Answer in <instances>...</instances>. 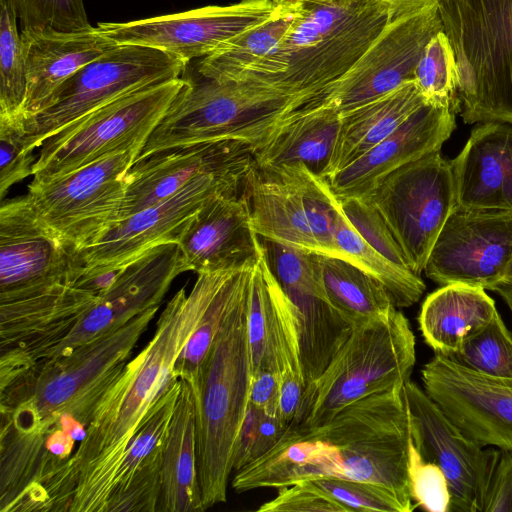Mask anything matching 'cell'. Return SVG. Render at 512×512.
Listing matches in <instances>:
<instances>
[{
  "mask_svg": "<svg viewBox=\"0 0 512 512\" xmlns=\"http://www.w3.org/2000/svg\"><path fill=\"white\" fill-rule=\"evenodd\" d=\"M279 398L280 378L276 368H262L252 373L249 403L265 413L279 415Z\"/></svg>",
  "mask_w": 512,
  "mask_h": 512,
  "instance_id": "681fc988",
  "label": "cell"
},
{
  "mask_svg": "<svg viewBox=\"0 0 512 512\" xmlns=\"http://www.w3.org/2000/svg\"><path fill=\"white\" fill-rule=\"evenodd\" d=\"M338 258L346 260L377 279L387 290L396 308L419 301L426 286L420 276L402 267L371 247L355 231L343 211L336 231Z\"/></svg>",
  "mask_w": 512,
  "mask_h": 512,
  "instance_id": "d590c367",
  "label": "cell"
},
{
  "mask_svg": "<svg viewBox=\"0 0 512 512\" xmlns=\"http://www.w3.org/2000/svg\"><path fill=\"white\" fill-rule=\"evenodd\" d=\"M252 278V277H251ZM250 281L227 313L192 389L199 486L203 509L226 501L238 431L249 403Z\"/></svg>",
  "mask_w": 512,
  "mask_h": 512,
  "instance_id": "5b68a950",
  "label": "cell"
},
{
  "mask_svg": "<svg viewBox=\"0 0 512 512\" xmlns=\"http://www.w3.org/2000/svg\"><path fill=\"white\" fill-rule=\"evenodd\" d=\"M424 391L467 436L512 450V379L469 369L440 354L423 366Z\"/></svg>",
  "mask_w": 512,
  "mask_h": 512,
  "instance_id": "ffe728a7",
  "label": "cell"
},
{
  "mask_svg": "<svg viewBox=\"0 0 512 512\" xmlns=\"http://www.w3.org/2000/svg\"><path fill=\"white\" fill-rule=\"evenodd\" d=\"M254 153L244 141L225 139L170 147L138 158L127 172L118 222L166 199L197 177L249 178L256 166Z\"/></svg>",
  "mask_w": 512,
  "mask_h": 512,
  "instance_id": "44dd1931",
  "label": "cell"
},
{
  "mask_svg": "<svg viewBox=\"0 0 512 512\" xmlns=\"http://www.w3.org/2000/svg\"><path fill=\"white\" fill-rule=\"evenodd\" d=\"M497 313L495 302L485 289L447 284L425 298L418 321L422 336L434 353L451 357Z\"/></svg>",
  "mask_w": 512,
  "mask_h": 512,
  "instance_id": "83f0119b",
  "label": "cell"
},
{
  "mask_svg": "<svg viewBox=\"0 0 512 512\" xmlns=\"http://www.w3.org/2000/svg\"><path fill=\"white\" fill-rule=\"evenodd\" d=\"M223 270L197 273L166 304L152 339L123 367L97 403L83 440L28 492L21 512H106L121 461L157 401L179 378L174 365Z\"/></svg>",
  "mask_w": 512,
  "mask_h": 512,
  "instance_id": "6da1fadb",
  "label": "cell"
},
{
  "mask_svg": "<svg viewBox=\"0 0 512 512\" xmlns=\"http://www.w3.org/2000/svg\"><path fill=\"white\" fill-rule=\"evenodd\" d=\"M256 260L237 268L222 271L208 306L175 362L173 372L180 379L185 380L192 389L197 384L202 363L224 318L252 277Z\"/></svg>",
  "mask_w": 512,
  "mask_h": 512,
  "instance_id": "e575fe53",
  "label": "cell"
},
{
  "mask_svg": "<svg viewBox=\"0 0 512 512\" xmlns=\"http://www.w3.org/2000/svg\"><path fill=\"white\" fill-rule=\"evenodd\" d=\"M442 30L439 3L397 13L321 100L344 114L413 81L428 42Z\"/></svg>",
  "mask_w": 512,
  "mask_h": 512,
  "instance_id": "5bb4252c",
  "label": "cell"
},
{
  "mask_svg": "<svg viewBox=\"0 0 512 512\" xmlns=\"http://www.w3.org/2000/svg\"><path fill=\"white\" fill-rule=\"evenodd\" d=\"M363 197L388 225L408 267L421 276L444 224L456 208L451 160L440 151L426 155L389 173Z\"/></svg>",
  "mask_w": 512,
  "mask_h": 512,
  "instance_id": "4fadbf2b",
  "label": "cell"
},
{
  "mask_svg": "<svg viewBox=\"0 0 512 512\" xmlns=\"http://www.w3.org/2000/svg\"><path fill=\"white\" fill-rule=\"evenodd\" d=\"M26 70L24 128L47 107L57 89L79 69L117 44L97 27L80 32H21Z\"/></svg>",
  "mask_w": 512,
  "mask_h": 512,
  "instance_id": "484cf974",
  "label": "cell"
},
{
  "mask_svg": "<svg viewBox=\"0 0 512 512\" xmlns=\"http://www.w3.org/2000/svg\"><path fill=\"white\" fill-rule=\"evenodd\" d=\"M394 2L404 3L410 6H424L432 3H439L441 0H390Z\"/></svg>",
  "mask_w": 512,
  "mask_h": 512,
  "instance_id": "11a10c76",
  "label": "cell"
},
{
  "mask_svg": "<svg viewBox=\"0 0 512 512\" xmlns=\"http://www.w3.org/2000/svg\"><path fill=\"white\" fill-rule=\"evenodd\" d=\"M512 261V212L455 209L444 224L424 272L440 285L492 290Z\"/></svg>",
  "mask_w": 512,
  "mask_h": 512,
  "instance_id": "d6986e66",
  "label": "cell"
},
{
  "mask_svg": "<svg viewBox=\"0 0 512 512\" xmlns=\"http://www.w3.org/2000/svg\"><path fill=\"white\" fill-rule=\"evenodd\" d=\"M276 5H297V6H305V5H315V4H323L332 2L335 0H272Z\"/></svg>",
  "mask_w": 512,
  "mask_h": 512,
  "instance_id": "db71d44e",
  "label": "cell"
},
{
  "mask_svg": "<svg viewBox=\"0 0 512 512\" xmlns=\"http://www.w3.org/2000/svg\"><path fill=\"white\" fill-rule=\"evenodd\" d=\"M0 124L24 128L25 53L13 0H0Z\"/></svg>",
  "mask_w": 512,
  "mask_h": 512,
  "instance_id": "8d00e7d4",
  "label": "cell"
},
{
  "mask_svg": "<svg viewBox=\"0 0 512 512\" xmlns=\"http://www.w3.org/2000/svg\"><path fill=\"white\" fill-rule=\"evenodd\" d=\"M417 7L422 6L390 0L301 6L277 49L245 77L321 101L327 87L353 67L397 13Z\"/></svg>",
  "mask_w": 512,
  "mask_h": 512,
  "instance_id": "277c9868",
  "label": "cell"
},
{
  "mask_svg": "<svg viewBox=\"0 0 512 512\" xmlns=\"http://www.w3.org/2000/svg\"><path fill=\"white\" fill-rule=\"evenodd\" d=\"M258 512H350L322 489L314 480H303L278 489L272 500L263 503Z\"/></svg>",
  "mask_w": 512,
  "mask_h": 512,
  "instance_id": "f6af8a7d",
  "label": "cell"
},
{
  "mask_svg": "<svg viewBox=\"0 0 512 512\" xmlns=\"http://www.w3.org/2000/svg\"><path fill=\"white\" fill-rule=\"evenodd\" d=\"M465 124H512V0H441Z\"/></svg>",
  "mask_w": 512,
  "mask_h": 512,
  "instance_id": "ba28073f",
  "label": "cell"
},
{
  "mask_svg": "<svg viewBox=\"0 0 512 512\" xmlns=\"http://www.w3.org/2000/svg\"><path fill=\"white\" fill-rule=\"evenodd\" d=\"M415 344L410 323L397 308L356 325L324 372L305 386L289 425L314 427L362 398L403 387L415 365Z\"/></svg>",
  "mask_w": 512,
  "mask_h": 512,
  "instance_id": "52a82bcc",
  "label": "cell"
},
{
  "mask_svg": "<svg viewBox=\"0 0 512 512\" xmlns=\"http://www.w3.org/2000/svg\"><path fill=\"white\" fill-rule=\"evenodd\" d=\"M484 512H512V450L499 449L486 492Z\"/></svg>",
  "mask_w": 512,
  "mask_h": 512,
  "instance_id": "c3c4849f",
  "label": "cell"
},
{
  "mask_svg": "<svg viewBox=\"0 0 512 512\" xmlns=\"http://www.w3.org/2000/svg\"><path fill=\"white\" fill-rule=\"evenodd\" d=\"M425 104L427 102L413 80L341 114L337 145L327 177L360 158Z\"/></svg>",
  "mask_w": 512,
  "mask_h": 512,
  "instance_id": "f546056e",
  "label": "cell"
},
{
  "mask_svg": "<svg viewBox=\"0 0 512 512\" xmlns=\"http://www.w3.org/2000/svg\"><path fill=\"white\" fill-rule=\"evenodd\" d=\"M177 244L189 271L196 273L233 269L255 261L261 245L244 192L205 204Z\"/></svg>",
  "mask_w": 512,
  "mask_h": 512,
  "instance_id": "cb8c5ba5",
  "label": "cell"
},
{
  "mask_svg": "<svg viewBox=\"0 0 512 512\" xmlns=\"http://www.w3.org/2000/svg\"><path fill=\"white\" fill-rule=\"evenodd\" d=\"M403 387L375 393L314 427L288 425L276 445L236 471L238 493L338 477L375 483L413 504L408 481L411 440Z\"/></svg>",
  "mask_w": 512,
  "mask_h": 512,
  "instance_id": "3957f363",
  "label": "cell"
},
{
  "mask_svg": "<svg viewBox=\"0 0 512 512\" xmlns=\"http://www.w3.org/2000/svg\"><path fill=\"white\" fill-rule=\"evenodd\" d=\"M162 455L139 470L129 486L109 504L107 512H157Z\"/></svg>",
  "mask_w": 512,
  "mask_h": 512,
  "instance_id": "7dc6e473",
  "label": "cell"
},
{
  "mask_svg": "<svg viewBox=\"0 0 512 512\" xmlns=\"http://www.w3.org/2000/svg\"><path fill=\"white\" fill-rule=\"evenodd\" d=\"M271 350L280 378L279 415L290 424L305 388L296 313L272 274Z\"/></svg>",
  "mask_w": 512,
  "mask_h": 512,
  "instance_id": "836d02e7",
  "label": "cell"
},
{
  "mask_svg": "<svg viewBox=\"0 0 512 512\" xmlns=\"http://www.w3.org/2000/svg\"><path fill=\"white\" fill-rule=\"evenodd\" d=\"M402 394L415 445L442 469L449 482L451 512H484L499 450L484 449L467 436L414 381L403 385Z\"/></svg>",
  "mask_w": 512,
  "mask_h": 512,
  "instance_id": "ac0fdd59",
  "label": "cell"
},
{
  "mask_svg": "<svg viewBox=\"0 0 512 512\" xmlns=\"http://www.w3.org/2000/svg\"><path fill=\"white\" fill-rule=\"evenodd\" d=\"M162 455L157 512L204 511L197 467L196 413L191 386L183 379Z\"/></svg>",
  "mask_w": 512,
  "mask_h": 512,
  "instance_id": "f1b7e54d",
  "label": "cell"
},
{
  "mask_svg": "<svg viewBox=\"0 0 512 512\" xmlns=\"http://www.w3.org/2000/svg\"><path fill=\"white\" fill-rule=\"evenodd\" d=\"M451 163L455 209L512 212V124L477 123Z\"/></svg>",
  "mask_w": 512,
  "mask_h": 512,
  "instance_id": "d4e9b609",
  "label": "cell"
},
{
  "mask_svg": "<svg viewBox=\"0 0 512 512\" xmlns=\"http://www.w3.org/2000/svg\"><path fill=\"white\" fill-rule=\"evenodd\" d=\"M311 258L323 297L355 326L396 308L385 287L362 269L334 256Z\"/></svg>",
  "mask_w": 512,
  "mask_h": 512,
  "instance_id": "1f68e13d",
  "label": "cell"
},
{
  "mask_svg": "<svg viewBox=\"0 0 512 512\" xmlns=\"http://www.w3.org/2000/svg\"><path fill=\"white\" fill-rule=\"evenodd\" d=\"M159 307L54 359L35 363L0 386V488L25 490L34 478L43 443L58 434L76 445L94 409L128 362Z\"/></svg>",
  "mask_w": 512,
  "mask_h": 512,
  "instance_id": "7a4b0ae2",
  "label": "cell"
},
{
  "mask_svg": "<svg viewBox=\"0 0 512 512\" xmlns=\"http://www.w3.org/2000/svg\"><path fill=\"white\" fill-rule=\"evenodd\" d=\"M185 84L179 77L135 90L65 127L40 146L33 180H53L122 151L140 155Z\"/></svg>",
  "mask_w": 512,
  "mask_h": 512,
  "instance_id": "9c48e42d",
  "label": "cell"
},
{
  "mask_svg": "<svg viewBox=\"0 0 512 512\" xmlns=\"http://www.w3.org/2000/svg\"><path fill=\"white\" fill-rule=\"evenodd\" d=\"M197 74V78L182 76L185 86L138 158L170 147L225 139L244 141L257 151L290 116L311 103L264 80L217 81Z\"/></svg>",
  "mask_w": 512,
  "mask_h": 512,
  "instance_id": "8992f818",
  "label": "cell"
},
{
  "mask_svg": "<svg viewBox=\"0 0 512 512\" xmlns=\"http://www.w3.org/2000/svg\"><path fill=\"white\" fill-rule=\"evenodd\" d=\"M457 113L425 104L360 158L327 177L331 190L337 198L364 196L394 170L439 152L456 128Z\"/></svg>",
  "mask_w": 512,
  "mask_h": 512,
  "instance_id": "603a6c76",
  "label": "cell"
},
{
  "mask_svg": "<svg viewBox=\"0 0 512 512\" xmlns=\"http://www.w3.org/2000/svg\"><path fill=\"white\" fill-rule=\"evenodd\" d=\"M21 32L52 29L80 32L91 29L83 0H13Z\"/></svg>",
  "mask_w": 512,
  "mask_h": 512,
  "instance_id": "60d3db41",
  "label": "cell"
},
{
  "mask_svg": "<svg viewBox=\"0 0 512 512\" xmlns=\"http://www.w3.org/2000/svg\"><path fill=\"white\" fill-rule=\"evenodd\" d=\"M133 150L96 160L62 177L32 180L25 195L60 238L75 251L96 244L119 221Z\"/></svg>",
  "mask_w": 512,
  "mask_h": 512,
  "instance_id": "7c38bea8",
  "label": "cell"
},
{
  "mask_svg": "<svg viewBox=\"0 0 512 512\" xmlns=\"http://www.w3.org/2000/svg\"><path fill=\"white\" fill-rule=\"evenodd\" d=\"M408 481L412 501L425 511L451 512L452 495L442 469L427 460L412 437L408 452Z\"/></svg>",
  "mask_w": 512,
  "mask_h": 512,
  "instance_id": "7bdbcfd3",
  "label": "cell"
},
{
  "mask_svg": "<svg viewBox=\"0 0 512 512\" xmlns=\"http://www.w3.org/2000/svg\"><path fill=\"white\" fill-rule=\"evenodd\" d=\"M189 62L140 45H117L67 79L47 107L25 127L26 147L48 138L109 102L135 90L181 77Z\"/></svg>",
  "mask_w": 512,
  "mask_h": 512,
  "instance_id": "8fae6325",
  "label": "cell"
},
{
  "mask_svg": "<svg viewBox=\"0 0 512 512\" xmlns=\"http://www.w3.org/2000/svg\"><path fill=\"white\" fill-rule=\"evenodd\" d=\"M271 279L272 272L261 247L253 268L248 305V338L252 373L262 368L277 369L271 350Z\"/></svg>",
  "mask_w": 512,
  "mask_h": 512,
  "instance_id": "f35d334b",
  "label": "cell"
},
{
  "mask_svg": "<svg viewBox=\"0 0 512 512\" xmlns=\"http://www.w3.org/2000/svg\"><path fill=\"white\" fill-rule=\"evenodd\" d=\"M502 283L512 284V261L507 269L504 281Z\"/></svg>",
  "mask_w": 512,
  "mask_h": 512,
  "instance_id": "9f6ffc18",
  "label": "cell"
},
{
  "mask_svg": "<svg viewBox=\"0 0 512 512\" xmlns=\"http://www.w3.org/2000/svg\"><path fill=\"white\" fill-rule=\"evenodd\" d=\"M248 178L200 176L166 199L115 224L96 244L78 251L83 273L120 269L147 250L178 243L189 221L209 201L241 194Z\"/></svg>",
  "mask_w": 512,
  "mask_h": 512,
  "instance_id": "2e32d148",
  "label": "cell"
},
{
  "mask_svg": "<svg viewBox=\"0 0 512 512\" xmlns=\"http://www.w3.org/2000/svg\"><path fill=\"white\" fill-rule=\"evenodd\" d=\"M261 415L262 410L251 403H248L235 442L233 454L234 471H238L251 461L252 449L255 443Z\"/></svg>",
  "mask_w": 512,
  "mask_h": 512,
  "instance_id": "f907efd6",
  "label": "cell"
},
{
  "mask_svg": "<svg viewBox=\"0 0 512 512\" xmlns=\"http://www.w3.org/2000/svg\"><path fill=\"white\" fill-rule=\"evenodd\" d=\"M26 131L0 124V199L16 183L33 175L38 155L26 147Z\"/></svg>",
  "mask_w": 512,
  "mask_h": 512,
  "instance_id": "bcb514c9",
  "label": "cell"
},
{
  "mask_svg": "<svg viewBox=\"0 0 512 512\" xmlns=\"http://www.w3.org/2000/svg\"><path fill=\"white\" fill-rule=\"evenodd\" d=\"M78 252L41 218L26 196L0 206V300L52 291L78 280Z\"/></svg>",
  "mask_w": 512,
  "mask_h": 512,
  "instance_id": "9a60e30c",
  "label": "cell"
},
{
  "mask_svg": "<svg viewBox=\"0 0 512 512\" xmlns=\"http://www.w3.org/2000/svg\"><path fill=\"white\" fill-rule=\"evenodd\" d=\"M314 481L350 512H411L415 508L414 504L375 483L338 477H320Z\"/></svg>",
  "mask_w": 512,
  "mask_h": 512,
  "instance_id": "b9f144b4",
  "label": "cell"
},
{
  "mask_svg": "<svg viewBox=\"0 0 512 512\" xmlns=\"http://www.w3.org/2000/svg\"><path fill=\"white\" fill-rule=\"evenodd\" d=\"M186 271L189 269L177 243H165L147 250L120 269L115 281L99 296L95 305L41 361L65 355L144 311L160 307L174 279Z\"/></svg>",
  "mask_w": 512,
  "mask_h": 512,
  "instance_id": "7402d4cb",
  "label": "cell"
},
{
  "mask_svg": "<svg viewBox=\"0 0 512 512\" xmlns=\"http://www.w3.org/2000/svg\"><path fill=\"white\" fill-rule=\"evenodd\" d=\"M448 358L491 377L512 379V332L498 312L484 329Z\"/></svg>",
  "mask_w": 512,
  "mask_h": 512,
  "instance_id": "ab89813d",
  "label": "cell"
},
{
  "mask_svg": "<svg viewBox=\"0 0 512 512\" xmlns=\"http://www.w3.org/2000/svg\"><path fill=\"white\" fill-rule=\"evenodd\" d=\"M287 427L288 424L279 415H272L262 411L250 462L272 449L282 437Z\"/></svg>",
  "mask_w": 512,
  "mask_h": 512,
  "instance_id": "816d5d0a",
  "label": "cell"
},
{
  "mask_svg": "<svg viewBox=\"0 0 512 512\" xmlns=\"http://www.w3.org/2000/svg\"><path fill=\"white\" fill-rule=\"evenodd\" d=\"M493 291L497 292L505 301L512 315V284L501 283L497 285Z\"/></svg>",
  "mask_w": 512,
  "mask_h": 512,
  "instance_id": "f5cc1de1",
  "label": "cell"
},
{
  "mask_svg": "<svg viewBox=\"0 0 512 512\" xmlns=\"http://www.w3.org/2000/svg\"><path fill=\"white\" fill-rule=\"evenodd\" d=\"M276 7L272 0H241L129 22H99L97 28L117 45L147 46L190 62L266 21Z\"/></svg>",
  "mask_w": 512,
  "mask_h": 512,
  "instance_id": "e0dca14e",
  "label": "cell"
},
{
  "mask_svg": "<svg viewBox=\"0 0 512 512\" xmlns=\"http://www.w3.org/2000/svg\"><path fill=\"white\" fill-rule=\"evenodd\" d=\"M338 199L345 217L364 241L395 264L409 268L388 225L366 197Z\"/></svg>",
  "mask_w": 512,
  "mask_h": 512,
  "instance_id": "ee69618b",
  "label": "cell"
},
{
  "mask_svg": "<svg viewBox=\"0 0 512 512\" xmlns=\"http://www.w3.org/2000/svg\"><path fill=\"white\" fill-rule=\"evenodd\" d=\"M414 82L427 104L460 112L457 64L444 30L428 42L414 71Z\"/></svg>",
  "mask_w": 512,
  "mask_h": 512,
  "instance_id": "74e56055",
  "label": "cell"
},
{
  "mask_svg": "<svg viewBox=\"0 0 512 512\" xmlns=\"http://www.w3.org/2000/svg\"><path fill=\"white\" fill-rule=\"evenodd\" d=\"M340 112L324 101L312 102L290 116L274 136L255 151L258 167L304 165L327 178L337 145Z\"/></svg>",
  "mask_w": 512,
  "mask_h": 512,
  "instance_id": "4316f807",
  "label": "cell"
},
{
  "mask_svg": "<svg viewBox=\"0 0 512 512\" xmlns=\"http://www.w3.org/2000/svg\"><path fill=\"white\" fill-rule=\"evenodd\" d=\"M300 7L277 5L266 21L240 33L212 54L202 58L197 72L205 78L217 81L245 77L277 49Z\"/></svg>",
  "mask_w": 512,
  "mask_h": 512,
  "instance_id": "d6a6232c",
  "label": "cell"
},
{
  "mask_svg": "<svg viewBox=\"0 0 512 512\" xmlns=\"http://www.w3.org/2000/svg\"><path fill=\"white\" fill-rule=\"evenodd\" d=\"M243 192L259 237L338 257L342 209L326 178L301 164L255 166Z\"/></svg>",
  "mask_w": 512,
  "mask_h": 512,
  "instance_id": "30bf717a",
  "label": "cell"
},
{
  "mask_svg": "<svg viewBox=\"0 0 512 512\" xmlns=\"http://www.w3.org/2000/svg\"><path fill=\"white\" fill-rule=\"evenodd\" d=\"M282 290L295 309L306 386L324 372L355 325L323 297L316 278Z\"/></svg>",
  "mask_w": 512,
  "mask_h": 512,
  "instance_id": "4dcf8cb0",
  "label": "cell"
}]
</instances>
